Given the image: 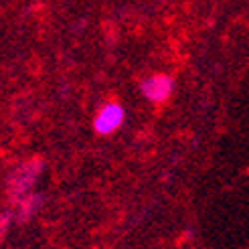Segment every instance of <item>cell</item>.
Instances as JSON below:
<instances>
[{"label":"cell","mask_w":249,"mask_h":249,"mask_svg":"<svg viewBox=\"0 0 249 249\" xmlns=\"http://www.w3.org/2000/svg\"><path fill=\"white\" fill-rule=\"evenodd\" d=\"M41 172H43V160L41 158H31L12 170V174L8 177V182H6V195H8L10 201L17 205L20 198L31 195L36 178L41 177Z\"/></svg>","instance_id":"cell-1"},{"label":"cell","mask_w":249,"mask_h":249,"mask_svg":"<svg viewBox=\"0 0 249 249\" xmlns=\"http://www.w3.org/2000/svg\"><path fill=\"white\" fill-rule=\"evenodd\" d=\"M124 118H126V111L118 102H107L99 107V111L95 114L93 120V128L97 134L107 136V134H114L116 130L122 128Z\"/></svg>","instance_id":"cell-2"},{"label":"cell","mask_w":249,"mask_h":249,"mask_svg":"<svg viewBox=\"0 0 249 249\" xmlns=\"http://www.w3.org/2000/svg\"><path fill=\"white\" fill-rule=\"evenodd\" d=\"M140 89H142L146 99H150L154 104H162L172 95L174 83H172V77L162 75V73H156V75H150L142 81Z\"/></svg>","instance_id":"cell-3"},{"label":"cell","mask_w":249,"mask_h":249,"mask_svg":"<svg viewBox=\"0 0 249 249\" xmlns=\"http://www.w3.org/2000/svg\"><path fill=\"white\" fill-rule=\"evenodd\" d=\"M41 201H43V196L36 195V193H31L24 198H20V201L17 203V219L18 221H29L36 211H39Z\"/></svg>","instance_id":"cell-4"},{"label":"cell","mask_w":249,"mask_h":249,"mask_svg":"<svg viewBox=\"0 0 249 249\" xmlns=\"http://www.w3.org/2000/svg\"><path fill=\"white\" fill-rule=\"evenodd\" d=\"M8 229H10V215L8 213H0V243L4 241Z\"/></svg>","instance_id":"cell-5"}]
</instances>
